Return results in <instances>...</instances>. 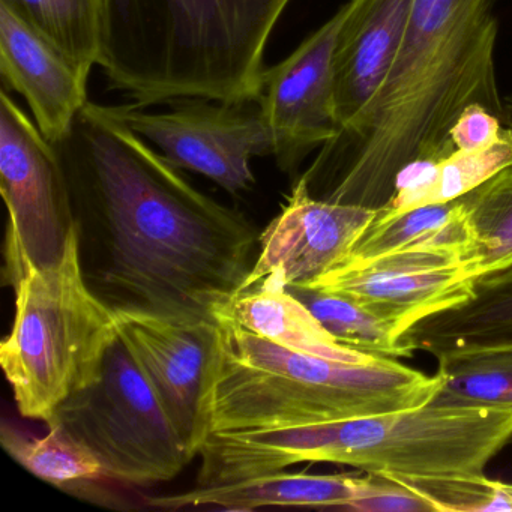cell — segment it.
<instances>
[{"instance_id":"cell-5","label":"cell","mask_w":512,"mask_h":512,"mask_svg":"<svg viewBox=\"0 0 512 512\" xmlns=\"http://www.w3.org/2000/svg\"><path fill=\"white\" fill-rule=\"evenodd\" d=\"M442 386L437 371L428 376L394 358L352 364L286 349L223 313L203 421L208 434L349 421L430 403Z\"/></svg>"},{"instance_id":"cell-11","label":"cell","mask_w":512,"mask_h":512,"mask_svg":"<svg viewBox=\"0 0 512 512\" xmlns=\"http://www.w3.org/2000/svg\"><path fill=\"white\" fill-rule=\"evenodd\" d=\"M350 0L325 25L305 38L292 55L266 68L260 112L272 139L278 169L296 175L316 149L340 133L335 113L334 53Z\"/></svg>"},{"instance_id":"cell-8","label":"cell","mask_w":512,"mask_h":512,"mask_svg":"<svg viewBox=\"0 0 512 512\" xmlns=\"http://www.w3.org/2000/svg\"><path fill=\"white\" fill-rule=\"evenodd\" d=\"M0 191L8 209L5 281L61 260L74 218L58 149L8 95L0 94Z\"/></svg>"},{"instance_id":"cell-27","label":"cell","mask_w":512,"mask_h":512,"mask_svg":"<svg viewBox=\"0 0 512 512\" xmlns=\"http://www.w3.org/2000/svg\"><path fill=\"white\" fill-rule=\"evenodd\" d=\"M485 314L494 335L500 340L512 341V265L488 278Z\"/></svg>"},{"instance_id":"cell-20","label":"cell","mask_w":512,"mask_h":512,"mask_svg":"<svg viewBox=\"0 0 512 512\" xmlns=\"http://www.w3.org/2000/svg\"><path fill=\"white\" fill-rule=\"evenodd\" d=\"M433 356L443 379L433 403L512 406V341L463 344Z\"/></svg>"},{"instance_id":"cell-13","label":"cell","mask_w":512,"mask_h":512,"mask_svg":"<svg viewBox=\"0 0 512 512\" xmlns=\"http://www.w3.org/2000/svg\"><path fill=\"white\" fill-rule=\"evenodd\" d=\"M377 212L316 199L299 176L281 214L260 235L259 254L241 292L302 287L338 268L352 256Z\"/></svg>"},{"instance_id":"cell-12","label":"cell","mask_w":512,"mask_h":512,"mask_svg":"<svg viewBox=\"0 0 512 512\" xmlns=\"http://www.w3.org/2000/svg\"><path fill=\"white\" fill-rule=\"evenodd\" d=\"M115 308L119 338L160 398L194 458L205 442L203 394L217 323L179 320L131 307Z\"/></svg>"},{"instance_id":"cell-15","label":"cell","mask_w":512,"mask_h":512,"mask_svg":"<svg viewBox=\"0 0 512 512\" xmlns=\"http://www.w3.org/2000/svg\"><path fill=\"white\" fill-rule=\"evenodd\" d=\"M413 0H350L334 53V95L340 133L361 124L391 70Z\"/></svg>"},{"instance_id":"cell-3","label":"cell","mask_w":512,"mask_h":512,"mask_svg":"<svg viewBox=\"0 0 512 512\" xmlns=\"http://www.w3.org/2000/svg\"><path fill=\"white\" fill-rule=\"evenodd\" d=\"M512 442V406L430 403L368 418L211 433L197 485L334 463L412 482L475 481Z\"/></svg>"},{"instance_id":"cell-14","label":"cell","mask_w":512,"mask_h":512,"mask_svg":"<svg viewBox=\"0 0 512 512\" xmlns=\"http://www.w3.org/2000/svg\"><path fill=\"white\" fill-rule=\"evenodd\" d=\"M0 76L25 98L35 124L56 145L88 101L89 74L0 5Z\"/></svg>"},{"instance_id":"cell-2","label":"cell","mask_w":512,"mask_h":512,"mask_svg":"<svg viewBox=\"0 0 512 512\" xmlns=\"http://www.w3.org/2000/svg\"><path fill=\"white\" fill-rule=\"evenodd\" d=\"M493 0H413L385 83L350 136L320 148L301 175L325 202L385 208L398 176L455 151L451 130L467 107L503 122Z\"/></svg>"},{"instance_id":"cell-16","label":"cell","mask_w":512,"mask_h":512,"mask_svg":"<svg viewBox=\"0 0 512 512\" xmlns=\"http://www.w3.org/2000/svg\"><path fill=\"white\" fill-rule=\"evenodd\" d=\"M361 476L308 475L280 472L251 476L218 485L196 487L185 493L148 497L155 509L212 508L254 511L266 506H311L344 509L358 497Z\"/></svg>"},{"instance_id":"cell-24","label":"cell","mask_w":512,"mask_h":512,"mask_svg":"<svg viewBox=\"0 0 512 512\" xmlns=\"http://www.w3.org/2000/svg\"><path fill=\"white\" fill-rule=\"evenodd\" d=\"M289 290L344 346L385 358H412L416 352L391 323L350 299L301 287Z\"/></svg>"},{"instance_id":"cell-9","label":"cell","mask_w":512,"mask_h":512,"mask_svg":"<svg viewBox=\"0 0 512 512\" xmlns=\"http://www.w3.org/2000/svg\"><path fill=\"white\" fill-rule=\"evenodd\" d=\"M172 104V112L163 113L134 104L112 109L176 169L206 176L232 194L248 190L256 182L251 160L274 152L257 101L188 98Z\"/></svg>"},{"instance_id":"cell-18","label":"cell","mask_w":512,"mask_h":512,"mask_svg":"<svg viewBox=\"0 0 512 512\" xmlns=\"http://www.w3.org/2000/svg\"><path fill=\"white\" fill-rule=\"evenodd\" d=\"M511 163L512 130L505 125L493 142L481 148H457L442 160L421 161L404 169L398 176L394 197L380 211L397 214L419 206L452 202Z\"/></svg>"},{"instance_id":"cell-22","label":"cell","mask_w":512,"mask_h":512,"mask_svg":"<svg viewBox=\"0 0 512 512\" xmlns=\"http://www.w3.org/2000/svg\"><path fill=\"white\" fill-rule=\"evenodd\" d=\"M0 440L20 466L49 484L65 487L104 478L103 466L91 449L56 425H49L44 436H35L4 422Z\"/></svg>"},{"instance_id":"cell-6","label":"cell","mask_w":512,"mask_h":512,"mask_svg":"<svg viewBox=\"0 0 512 512\" xmlns=\"http://www.w3.org/2000/svg\"><path fill=\"white\" fill-rule=\"evenodd\" d=\"M14 290L16 317L0 346V364L20 415L47 422L71 395L100 379L119 340L118 319L86 280L77 221L61 260L32 269Z\"/></svg>"},{"instance_id":"cell-23","label":"cell","mask_w":512,"mask_h":512,"mask_svg":"<svg viewBox=\"0 0 512 512\" xmlns=\"http://www.w3.org/2000/svg\"><path fill=\"white\" fill-rule=\"evenodd\" d=\"M472 230L470 262L478 280L512 265V163L460 197Z\"/></svg>"},{"instance_id":"cell-17","label":"cell","mask_w":512,"mask_h":512,"mask_svg":"<svg viewBox=\"0 0 512 512\" xmlns=\"http://www.w3.org/2000/svg\"><path fill=\"white\" fill-rule=\"evenodd\" d=\"M224 313L247 331L296 352L352 364H368L377 358L341 344L289 289L260 286L245 290Z\"/></svg>"},{"instance_id":"cell-25","label":"cell","mask_w":512,"mask_h":512,"mask_svg":"<svg viewBox=\"0 0 512 512\" xmlns=\"http://www.w3.org/2000/svg\"><path fill=\"white\" fill-rule=\"evenodd\" d=\"M346 511L362 512H442L439 503L418 484L383 473L361 476L358 497Z\"/></svg>"},{"instance_id":"cell-4","label":"cell","mask_w":512,"mask_h":512,"mask_svg":"<svg viewBox=\"0 0 512 512\" xmlns=\"http://www.w3.org/2000/svg\"><path fill=\"white\" fill-rule=\"evenodd\" d=\"M292 0H104L98 64L148 109L259 100L269 38Z\"/></svg>"},{"instance_id":"cell-19","label":"cell","mask_w":512,"mask_h":512,"mask_svg":"<svg viewBox=\"0 0 512 512\" xmlns=\"http://www.w3.org/2000/svg\"><path fill=\"white\" fill-rule=\"evenodd\" d=\"M472 247V230L457 199L397 214L377 212L376 220L365 230L347 262H364L401 250L460 251L470 262Z\"/></svg>"},{"instance_id":"cell-21","label":"cell","mask_w":512,"mask_h":512,"mask_svg":"<svg viewBox=\"0 0 512 512\" xmlns=\"http://www.w3.org/2000/svg\"><path fill=\"white\" fill-rule=\"evenodd\" d=\"M86 74L98 64L104 0H0Z\"/></svg>"},{"instance_id":"cell-10","label":"cell","mask_w":512,"mask_h":512,"mask_svg":"<svg viewBox=\"0 0 512 512\" xmlns=\"http://www.w3.org/2000/svg\"><path fill=\"white\" fill-rule=\"evenodd\" d=\"M476 281L478 275L460 251L401 250L343 263L301 289L350 299L391 323L404 338L425 319L466 304L475 295Z\"/></svg>"},{"instance_id":"cell-7","label":"cell","mask_w":512,"mask_h":512,"mask_svg":"<svg viewBox=\"0 0 512 512\" xmlns=\"http://www.w3.org/2000/svg\"><path fill=\"white\" fill-rule=\"evenodd\" d=\"M46 424L88 446L104 478L125 485L170 481L194 460L121 338L100 379L71 395Z\"/></svg>"},{"instance_id":"cell-1","label":"cell","mask_w":512,"mask_h":512,"mask_svg":"<svg viewBox=\"0 0 512 512\" xmlns=\"http://www.w3.org/2000/svg\"><path fill=\"white\" fill-rule=\"evenodd\" d=\"M55 146L115 307L217 323L253 268V224L191 185L112 106L86 104Z\"/></svg>"},{"instance_id":"cell-26","label":"cell","mask_w":512,"mask_h":512,"mask_svg":"<svg viewBox=\"0 0 512 512\" xmlns=\"http://www.w3.org/2000/svg\"><path fill=\"white\" fill-rule=\"evenodd\" d=\"M505 124L499 116L485 107H467L451 130L455 149H476L493 142L502 133Z\"/></svg>"},{"instance_id":"cell-28","label":"cell","mask_w":512,"mask_h":512,"mask_svg":"<svg viewBox=\"0 0 512 512\" xmlns=\"http://www.w3.org/2000/svg\"><path fill=\"white\" fill-rule=\"evenodd\" d=\"M503 107H505V112H503V124L512 130V94L508 95V97L503 100Z\"/></svg>"}]
</instances>
